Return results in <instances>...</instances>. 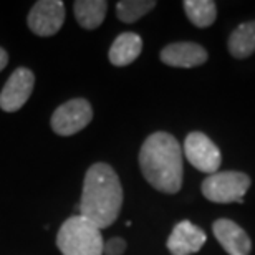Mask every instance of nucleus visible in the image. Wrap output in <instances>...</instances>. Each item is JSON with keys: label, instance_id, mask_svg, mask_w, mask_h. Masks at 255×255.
I'll return each instance as SVG.
<instances>
[{"label": "nucleus", "instance_id": "obj_17", "mask_svg": "<svg viewBox=\"0 0 255 255\" xmlns=\"http://www.w3.org/2000/svg\"><path fill=\"white\" fill-rule=\"evenodd\" d=\"M126 251V241L121 237H113L108 242H105L103 254L105 255H123Z\"/></svg>", "mask_w": 255, "mask_h": 255}, {"label": "nucleus", "instance_id": "obj_8", "mask_svg": "<svg viewBox=\"0 0 255 255\" xmlns=\"http://www.w3.org/2000/svg\"><path fill=\"white\" fill-rule=\"evenodd\" d=\"M35 76L32 70L28 68H17L8 76L2 93H0V108L7 113L18 111L27 103L30 95L33 91Z\"/></svg>", "mask_w": 255, "mask_h": 255}, {"label": "nucleus", "instance_id": "obj_10", "mask_svg": "<svg viewBox=\"0 0 255 255\" xmlns=\"http://www.w3.org/2000/svg\"><path fill=\"white\" fill-rule=\"evenodd\" d=\"M206 241V232L201 227L189 221H182L172 229L167 239V251L172 255H191L201 251Z\"/></svg>", "mask_w": 255, "mask_h": 255}, {"label": "nucleus", "instance_id": "obj_5", "mask_svg": "<svg viewBox=\"0 0 255 255\" xmlns=\"http://www.w3.org/2000/svg\"><path fill=\"white\" fill-rule=\"evenodd\" d=\"M93 120V108L86 100L76 98L70 100L58 106L52 115L50 125L52 129L60 136H71L85 129Z\"/></svg>", "mask_w": 255, "mask_h": 255}, {"label": "nucleus", "instance_id": "obj_16", "mask_svg": "<svg viewBox=\"0 0 255 255\" xmlns=\"http://www.w3.org/2000/svg\"><path fill=\"white\" fill-rule=\"evenodd\" d=\"M156 7L154 0H123L116 5L118 18L125 23H134Z\"/></svg>", "mask_w": 255, "mask_h": 255}, {"label": "nucleus", "instance_id": "obj_3", "mask_svg": "<svg viewBox=\"0 0 255 255\" xmlns=\"http://www.w3.org/2000/svg\"><path fill=\"white\" fill-rule=\"evenodd\" d=\"M103 246L101 231L80 214L66 219L57 234V247L63 255H103Z\"/></svg>", "mask_w": 255, "mask_h": 255}, {"label": "nucleus", "instance_id": "obj_15", "mask_svg": "<svg viewBox=\"0 0 255 255\" xmlns=\"http://www.w3.org/2000/svg\"><path fill=\"white\" fill-rule=\"evenodd\" d=\"M187 18L199 28L211 27L216 20L217 7L212 0H186L182 3Z\"/></svg>", "mask_w": 255, "mask_h": 255}, {"label": "nucleus", "instance_id": "obj_7", "mask_svg": "<svg viewBox=\"0 0 255 255\" xmlns=\"http://www.w3.org/2000/svg\"><path fill=\"white\" fill-rule=\"evenodd\" d=\"M65 22V5L60 0H40L28 13V28L38 37H52Z\"/></svg>", "mask_w": 255, "mask_h": 255}, {"label": "nucleus", "instance_id": "obj_2", "mask_svg": "<svg viewBox=\"0 0 255 255\" xmlns=\"http://www.w3.org/2000/svg\"><path fill=\"white\" fill-rule=\"evenodd\" d=\"M139 167L154 189L166 194L179 192L184 176L179 141L164 131L147 136L139 151Z\"/></svg>", "mask_w": 255, "mask_h": 255}, {"label": "nucleus", "instance_id": "obj_11", "mask_svg": "<svg viewBox=\"0 0 255 255\" xmlns=\"http://www.w3.org/2000/svg\"><path fill=\"white\" fill-rule=\"evenodd\" d=\"M161 62L176 68H194L207 62V52L199 43L177 42L161 50Z\"/></svg>", "mask_w": 255, "mask_h": 255}, {"label": "nucleus", "instance_id": "obj_14", "mask_svg": "<svg viewBox=\"0 0 255 255\" xmlns=\"http://www.w3.org/2000/svg\"><path fill=\"white\" fill-rule=\"evenodd\" d=\"M232 57L244 60L255 52V20L241 23L234 30L227 42Z\"/></svg>", "mask_w": 255, "mask_h": 255}, {"label": "nucleus", "instance_id": "obj_6", "mask_svg": "<svg viewBox=\"0 0 255 255\" xmlns=\"http://www.w3.org/2000/svg\"><path fill=\"white\" fill-rule=\"evenodd\" d=\"M184 154L196 169L207 174H216L222 162L219 147L201 131H192L187 134L184 141Z\"/></svg>", "mask_w": 255, "mask_h": 255}, {"label": "nucleus", "instance_id": "obj_4", "mask_svg": "<svg viewBox=\"0 0 255 255\" xmlns=\"http://www.w3.org/2000/svg\"><path fill=\"white\" fill-rule=\"evenodd\" d=\"M251 187V177L239 171H226L211 174L202 182L204 197L217 204L244 202V196Z\"/></svg>", "mask_w": 255, "mask_h": 255}, {"label": "nucleus", "instance_id": "obj_1", "mask_svg": "<svg viewBox=\"0 0 255 255\" xmlns=\"http://www.w3.org/2000/svg\"><path fill=\"white\" fill-rule=\"evenodd\" d=\"M121 206L123 187L116 171L106 162H96L86 171L78 206L80 216L103 231L118 219Z\"/></svg>", "mask_w": 255, "mask_h": 255}, {"label": "nucleus", "instance_id": "obj_18", "mask_svg": "<svg viewBox=\"0 0 255 255\" xmlns=\"http://www.w3.org/2000/svg\"><path fill=\"white\" fill-rule=\"evenodd\" d=\"M8 63V53L3 48H0V71H2Z\"/></svg>", "mask_w": 255, "mask_h": 255}, {"label": "nucleus", "instance_id": "obj_13", "mask_svg": "<svg viewBox=\"0 0 255 255\" xmlns=\"http://www.w3.org/2000/svg\"><path fill=\"white\" fill-rule=\"evenodd\" d=\"M75 17L86 30L98 28L108 12V2L105 0H78L73 3Z\"/></svg>", "mask_w": 255, "mask_h": 255}, {"label": "nucleus", "instance_id": "obj_12", "mask_svg": "<svg viewBox=\"0 0 255 255\" xmlns=\"http://www.w3.org/2000/svg\"><path fill=\"white\" fill-rule=\"evenodd\" d=\"M142 50V38L137 33L125 32L120 37H116L110 48V62L115 66H126L132 63L141 55Z\"/></svg>", "mask_w": 255, "mask_h": 255}, {"label": "nucleus", "instance_id": "obj_9", "mask_svg": "<svg viewBox=\"0 0 255 255\" xmlns=\"http://www.w3.org/2000/svg\"><path fill=\"white\" fill-rule=\"evenodd\" d=\"M214 236L229 255H249L252 242L247 232L231 219H219L212 226Z\"/></svg>", "mask_w": 255, "mask_h": 255}]
</instances>
